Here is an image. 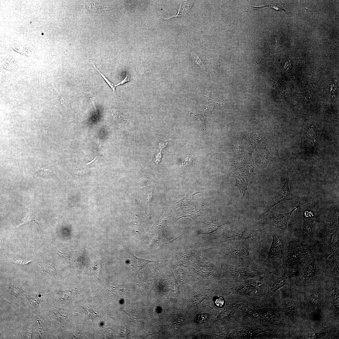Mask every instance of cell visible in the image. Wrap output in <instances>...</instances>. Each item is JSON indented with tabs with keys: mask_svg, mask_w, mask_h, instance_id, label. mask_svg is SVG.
Returning <instances> with one entry per match:
<instances>
[{
	"mask_svg": "<svg viewBox=\"0 0 339 339\" xmlns=\"http://www.w3.org/2000/svg\"><path fill=\"white\" fill-rule=\"evenodd\" d=\"M321 223L319 216L306 210L293 218L286 233L289 237L313 247Z\"/></svg>",
	"mask_w": 339,
	"mask_h": 339,
	"instance_id": "6da1fadb",
	"label": "cell"
},
{
	"mask_svg": "<svg viewBox=\"0 0 339 339\" xmlns=\"http://www.w3.org/2000/svg\"><path fill=\"white\" fill-rule=\"evenodd\" d=\"M326 258L313 251L298 266L293 276L296 277V283L302 285L319 280L325 272L324 264Z\"/></svg>",
	"mask_w": 339,
	"mask_h": 339,
	"instance_id": "7a4b0ae2",
	"label": "cell"
},
{
	"mask_svg": "<svg viewBox=\"0 0 339 339\" xmlns=\"http://www.w3.org/2000/svg\"><path fill=\"white\" fill-rule=\"evenodd\" d=\"M339 228L322 223L313 247L314 251L326 258L339 249Z\"/></svg>",
	"mask_w": 339,
	"mask_h": 339,
	"instance_id": "3957f363",
	"label": "cell"
},
{
	"mask_svg": "<svg viewBox=\"0 0 339 339\" xmlns=\"http://www.w3.org/2000/svg\"><path fill=\"white\" fill-rule=\"evenodd\" d=\"M313 247L300 243L287 234L282 265L297 269L302 261L313 251Z\"/></svg>",
	"mask_w": 339,
	"mask_h": 339,
	"instance_id": "277c9868",
	"label": "cell"
},
{
	"mask_svg": "<svg viewBox=\"0 0 339 339\" xmlns=\"http://www.w3.org/2000/svg\"><path fill=\"white\" fill-rule=\"evenodd\" d=\"M221 244L220 252L233 259H253L258 255L257 251L250 247L247 239L227 242Z\"/></svg>",
	"mask_w": 339,
	"mask_h": 339,
	"instance_id": "5b68a950",
	"label": "cell"
},
{
	"mask_svg": "<svg viewBox=\"0 0 339 339\" xmlns=\"http://www.w3.org/2000/svg\"><path fill=\"white\" fill-rule=\"evenodd\" d=\"M272 241L266 259L263 265L267 268L276 269L282 264L285 244L286 232L274 233L272 234Z\"/></svg>",
	"mask_w": 339,
	"mask_h": 339,
	"instance_id": "8992f818",
	"label": "cell"
},
{
	"mask_svg": "<svg viewBox=\"0 0 339 339\" xmlns=\"http://www.w3.org/2000/svg\"><path fill=\"white\" fill-rule=\"evenodd\" d=\"M276 269L273 273L270 272L266 276L268 285L267 297L269 299L278 289L289 284L297 270V269L288 267L282 264Z\"/></svg>",
	"mask_w": 339,
	"mask_h": 339,
	"instance_id": "52a82bcc",
	"label": "cell"
},
{
	"mask_svg": "<svg viewBox=\"0 0 339 339\" xmlns=\"http://www.w3.org/2000/svg\"><path fill=\"white\" fill-rule=\"evenodd\" d=\"M221 266L231 277L236 281L249 278H262L265 277L268 273V270L265 268L258 266H234L223 263Z\"/></svg>",
	"mask_w": 339,
	"mask_h": 339,
	"instance_id": "ba28073f",
	"label": "cell"
},
{
	"mask_svg": "<svg viewBox=\"0 0 339 339\" xmlns=\"http://www.w3.org/2000/svg\"><path fill=\"white\" fill-rule=\"evenodd\" d=\"M261 229H244L235 228H230L223 230L220 234L213 236L211 241L215 244L232 241L247 239L251 238H259L261 235Z\"/></svg>",
	"mask_w": 339,
	"mask_h": 339,
	"instance_id": "9c48e42d",
	"label": "cell"
},
{
	"mask_svg": "<svg viewBox=\"0 0 339 339\" xmlns=\"http://www.w3.org/2000/svg\"><path fill=\"white\" fill-rule=\"evenodd\" d=\"M261 278L238 280L231 288L232 294L248 296L250 297L261 296L262 291V284L259 281Z\"/></svg>",
	"mask_w": 339,
	"mask_h": 339,
	"instance_id": "30bf717a",
	"label": "cell"
},
{
	"mask_svg": "<svg viewBox=\"0 0 339 339\" xmlns=\"http://www.w3.org/2000/svg\"><path fill=\"white\" fill-rule=\"evenodd\" d=\"M290 175V174L287 173L283 185L268 203L260 218L265 215L274 206L282 202L288 200H298L299 196L293 194L290 190L289 185Z\"/></svg>",
	"mask_w": 339,
	"mask_h": 339,
	"instance_id": "8fae6325",
	"label": "cell"
},
{
	"mask_svg": "<svg viewBox=\"0 0 339 339\" xmlns=\"http://www.w3.org/2000/svg\"><path fill=\"white\" fill-rule=\"evenodd\" d=\"M298 204L291 211L280 214L276 212L272 213L264 217L259 221L261 224H265L274 226L285 232L288 229V223L294 211L299 207Z\"/></svg>",
	"mask_w": 339,
	"mask_h": 339,
	"instance_id": "7c38bea8",
	"label": "cell"
},
{
	"mask_svg": "<svg viewBox=\"0 0 339 339\" xmlns=\"http://www.w3.org/2000/svg\"><path fill=\"white\" fill-rule=\"evenodd\" d=\"M229 223V221L222 218L211 216L203 221L196 231L198 235L208 234L216 231L220 227Z\"/></svg>",
	"mask_w": 339,
	"mask_h": 339,
	"instance_id": "4fadbf2b",
	"label": "cell"
},
{
	"mask_svg": "<svg viewBox=\"0 0 339 339\" xmlns=\"http://www.w3.org/2000/svg\"><path fill=\"white\" fill-rule=\"evenodd\" d=\"M337 250L326 259L324 264L325 272L327 276L333 279L339 277V252Z\"/></svg>",
	"mask_w": 339,
	"mask_h": 339,
	"instance_id": "5bb4252c",
	"label": "cell"
},
{
	"mask_svg": "<svg viewBox=\"0 0 339 339\" xmlns=\"http://www.w3.org/2000/svg\"><path fill=\"white\" fill-rule=\"evenodd\" d=\"M263 319L269 323L277 326H282L284 322L280 316L272 309L262 306L255 309Z\"/></svg>",
	"mask_w": 339,
	"mask_h": 339,
	"instance_id": "9a60e30c",
	"label": "cell"
},
{
	"mask_svg": "<svg viewBox=\"0 0 339 339\" xmlns=\"http://www.w3.org/2000/svg\"><path fill=\"white\" fill-rule=\"evenodd\" d=\"M321 222L332 227H339L338 203L319 216Z\"/></svg>",
	"mask_w": 339,
	"mask_h": 339,
	"instance_id": "2e32d148",
	"label": "cell"
},
{
	"mask_svg": "<svg viewBox=\"0 0 339 339\" xmlns=\"http://www.w3.org/2000/svg\"><path fill=\"white\" fill-rule=\"evenodd\" d=\"M127 257L131 267L137 272L143 268L147 264L151 262L160 261H151L137 258L134 255L131 249H129L128 250Z\"/></svg>",
	"mask_w": 339,
	"mask_h": 339,
	"instance_id": "e0dca14e",
	"label": "cell"
},
{
	"mask_svg": "<svg viewBox=\"0 0 339 339\" xmlns=\"http://www.w3.org/2000/svg\"><path fill=\"white\" fill-rule=\"evenodd\" d=\"M203 99L204 110L202 112L206 116L211 114L217 106L222 105L224 102L217 98L214 99L210 96H204Z\"/></svg>",
	"mask_w": 339,
	"mask_h": 339,
	"instance_id": "ac0fdd59",
	"label": "cell"
},
{
	"mask_svg": "<svg viewBox=\"0 0 339 339\" xmlns=\"http://www.w3.org/2000/svg\"><path fill=\"white\" fill-rule=\"evenodd\" d=\"M195 186L193 187L183 198L178 200H175L172 206V209H176L182 206H191L190 202L193 196L196 194L201 193Z\"/></svg>",
	"mask_w": 339,
	"mask_h": 339,
	"instance_id": "d6986e66",
	"label": "cell"
},
{
	"mask_svg": "<svg viewBox=\"0 0 339 339\" xmlns=\"http://www.w3.org/2000/svg\"><path fill=\"white\" fill-rule=\"evenodd\" d=\"M201 209L195 206L190 209H183L177 213L175 220L184 217H188L194 221L201 213Z\"/></svg>",
	"mask_w": 339,
	"mask_h": 339,
	"instance_id": "ffe728a7",
	"label": "cell"
},
{
	"mask_svg": "<svg viewBox=\"0 0 339 339\" xmlns=\"http://www.w3.org/2000/svg\"><path fill=\"white\" fill-rule=\"evenodd\" d=\"M283 309L286 315L293 321L297 315L296 306L291 299L285 300L282 304Z\"/></svg>",
	"mask_w": 339,
	"mask_h": 339,
	"instance_id": "44dd1931",
	"label": "cell"
},
{
	"mask_svg": "<svg viewBox=\"0 0 339 339\" xmlns=\"http://www.w3.org/2000/svg\"><path fill=\"white\" fill-rule=\"evenodd\" d=\"M198 252L196 249L183 250L178 254L179 261L184 264L191 262L196 256Z\"/></svg>",
	"mask_w": 339,
	"mask_h": 339,
	"instance_id": "7402d4cb",
	"label": "cell"
},
{
	"mask_svg": "<svg viewBox=\"0 0 339 339\" xmlns=\"http://www.w3.org/2000/svg\"><path fill=\"white\" fill-rule=\"evenodd\" d=\"M333 311L339 317V289L336 283L332 284L331 295Z\"/></svg>",
	"mask_w": 339,
	"mask_h": 339,
	"instance_id": "603a6c76",
	"label": "cell"
},
{
	"mask_svg": "<svg viewBox=\"0 0 339 339\" xmlns=\"http://www.w3.org/2000/svg\"><path fill=\"white\" fill-rule=\"evenodd\" d=\"M309 305L313 309L321 310L322 307V300L320 293L315 292L311 294L308 298Z\"/></svg>",
	"mask_w": 339,
	"mask_h": 339,
	"instance_id": "cb8c5ba5",
	"label": "cell"
},
{
	"mask_svg": "<svg viewBox=\"0 0 339 339\" xmlns=\"http://www.w3.org/2000/svg\"><path fill=\"white\" fill-rule=\"evenodd\" d=\"M201 113L192 112L190 110L188 111L189 114L192 116L193 118L196 120L201 126L202 131V135H206L208 132V128L206 125L204 119V115L202 111Z\"/></svg>",
	"mask_w": 339,
	"mask_h": 339,
	"instance_id": "d4e9b609",
	"label": "cell"
},
{
	"mask_svg": "<svg viewBox=\"0 0 339 339\" xmlns=\"http://www.w3.org/2000/svg\"><path fill=\"white\" fill-rule=\"evenodd\" d=\"M195 262L199 265L203 266L215 267V265L212 263L211 260L203 254L198 252L194 258Z\"/></svg>",
	"mask_w": 339,
	"mask_h": 339,
	"instance_id": "484cf974",
	"label": "cell"
},
{
	"mask_svg": "<svg viewBox=\"0 0 339 339\" xmlns=\"http://www.w3.org/2000/svg\"><path fill=\"white\" fill-rule=\"evenodd\" d=\"M235 177L236 181V186L239 188L241 195L244 197L247 189L248 184L247 181L239 175H236Z\"/></svg>",
	"mask_w": 339,
	"mask_h": 339,
	"instance_id": "4316f807",
	"label": "cell"
},
{
	"mask_svg": "<svg viewBox=\"0 0 339 339\" xmlns=\"http://www.w3.org/2000/svg\"><path fill=\"white\" fill-rule=\"evenodd\" d=\"M318 196L315 192H311L299 196V204L300 206L312 201L314 199H317Z\"/></svg>",
	"mask_w": 339,
	"mask_h": 339,
	"instance_id": "83f0119b",
	"label": "cell"
},
{
	"mask_svg": "<svg viewBox=\"0 0 339 339\" xmlns=\"http://www.w3.org/2000/svg\"><path fill=\"white\" fill-rule=\"evenodd\" d=\"M191 55L194 64L201 71L206 73V70L199 56L193 52H191Z\"/></svg>",
	"mask_w": 339,
	"mask_h": 339,
	"instance_id": "f1b7e54d",
	"label": "cell"
},
{
	"mask_svg": "<svg viewBox=\"0 0 339 339\" xmlns=\"http://www.w3.org/2000/svg\"><path fill=\"white\" fill-rule=\"evenodd\" d=\"M250 7L252 9L261 8H262L266 7H270L277 10H283L284 11L286 14L288 15L285 9V8H287L285 7L284 6L277 3H268L267 5L266 6L260 7H254L253 6H251Z\"/></svg>",
	"mask_w": 339,
	"mask_h": 339,
	"instance_id": "f546056e",
	"label": "cell"
},
{
	"mask_svg": "<svg viewBox=\"0 0 339 339\" xmlns=\"http://www.w3.org/2000/svg\"><path fill=\"white\" fill-rule=\"evenodd\" d=\"M87 8L94 12H101L103 11L110 9V8H104L98 4L89 3L87 5Z\"/></svg>",
	"mask_w": 339,
	"mask_h": 339,
	"instance_id": "4dcf8cb0",
	"label": "cell"
},
{
	"mask_svg": "<svg viewBox=\"0 0 339 339\" xmlns=\"http://www.w3.org/2000/svg\"><path fill=\"white\" fill-rule=\"evenodd\" d=\"M309 125V127H307L306 131L307 136L313 141H315L317 133L316 132L315 126L313 123L310 124Z\"/></svg>",
	"mask_w": 339,
	"mask_h": 339,
	"instance_id": "1f68e13d",
	"label": "cell"
},
{
	"mask_svg": "<svg viewBox=\"0 0 339 339\" xmlns=\"http://www.w3.org/2000/svg\"><path fill=\"white\" fill-rule=\"evenodd\" d=\"M8 292L11 294L15 296L22 294L24 291L20 287L18 286H13L9 289Z\"/></svg>",
	"mask_w": 339,
	"mask_h": 339,
	"instance_id": "d6a6232c",
	"label": "cell"
},
{
	"mask_svg": "<svg viewBox=\"0 0 339 339\" xmlns=\"http://www.w3.org/2000/svg\"><path fill=\"white\" fill-rule=\"evenodd\" d=\"M111 111L113 116L117 121H121L125 120L123 115L118 110L113 108Z\"/></svg>",
	"mask_w": 339,
	"mask_h": 339,
	"instance_id": "836d02e7",
	"label": "cell"
},
{
	"mask_svg": "<svg viewBox=\"0 0 339 339\" xmlns=\"http://www.w3.org/2000/svg\"><path fill=\"white\" fill-rule=\"evenodd\" d=\"M93 65L95 69L98 71V72L100 74L102 78L105 80L106 82L107 83L108 85L110 86L112 90L114 93H115L116 92V88L115 85L111 82L109 80L103 73H102L95 66V65L93 64Z\"/></svg>",
	"mask_w": 339,
	"mask_h": 339,
	"instance_id": "e575fe53",
	"label": "cell"
},
{
	"mask_svg": "<svg viewBox=\"0 0 339 339\" xmlns=\"http://www.w3.org/2000/svg\"><path fill=\"white\" fill-rule=\"evenodd\" d=\"M139 174L140 176V177L143 180H148L150 176H148V172L147 171H146V170L144 169L143 168L141 164L139 165Z\"/></svg>",
	"mask_w": 339,
	"mask_h": 339,
	"instance_id": "d590c367",
	"label": "cell"
},
{
	"mask_svg": "<svg viewBox=\"0 0 339 339\" xmlns=\"http://www.w3.org/2000/svg\"><path fill=\"white\" fill-rule=\"evenodd\" d=\"M208 315L207 314L203 313L199 315L197 318L198 321L201 323H204L207 320Z\"/></svg>",
	"mask_w": 339,
	"mask_h": 339,
	"instance_id": "8d00e7d4",
	"label": "cell"
},
{
	"mask_svg": "<svg viewBox=\"0 0 339 339\" xmlns=\"http://www.w3.org/2000/svg\"><path fill=\"white\" fill-rule=\"evenodd\" d=\"M97 157H95L92 161L84 165L83 167V168L84 169H89L95 167Z\"/></svg>",
	"mask_w": 339,
	"mask_h": 339,
	"instance_id": "74e56055",
	"label": "cell"
},
{
	"mask_svg": "<svg viewBox=\"0 0 339 339\" xmlns=\"http://www.w3.org/2000/svg\"><path fill=\"white\" fill-rule=\"evenodd\" d=\"M158 139L159 140L158 147L160 148L161 150H162V149L166 147L168 143L172 139H171L167 141H163L161 139H159V138H158Z\"/></svg>",
	"mask_w": 339,
	"mask_h": 339,
	"instance_id": "f35d334b",
	"label": "cell"
},
{
	"mask_svg": "<svg viewBox=\"0 0 339 339\" xmlns=\"http://www.w3.org/2000/svg\"><path fill=\"white\" fill-rule=\"evenodd\" d=\"M90 98L91 100V107L93 112L94 114L95 115V117H96L97 118H98V115L96 109V107L95 106L94 101L92 98L90 96Z\"/></svg>",
	"mask_w": 339,
	"mask_h": 339,
	"instance_id": "ab89813d",
	"label": "cell"
},
{
	"mask_svg": "<svg viewBox=\"0 0 339 339\" xmlns=\"http://www.w3.org/2000/svg\"><path fill=\"white\" fill-rule=\"evenodd\" d=\"M130 80V76L127 73L126 74V76L125 78L120 82L115 84V86L116 87V86H118L119 85L123 84L126 82H129Z\"/></svg>",
	"mask_w": 339,
	"mask_h": 339,
	"instance_id": "60d3db41",
	"label": "cell"
},
{
	"mask_svg": "<svg viewBox=\"0 0 339 339\" xmlns=\"http://www.w3.org/2000/svg\"><path fill=\"white\" fill-rule=\"evenodd\" d=\"M224 301L223 299L219 297L217 298L215 301V303L216 305L218 307H222L224 304Z\"/></svg>",
	"mask_w": 339,
	"mask_h": 339,
	"instance_id": "b9f144b4",
	"label": "cell"
},
{
	"mask_svg": "<svg viewBox=\"0 0 339 339\" xmlns=\"http://www.w3.org/2000/svg\"><path fill=\"white\" fill-rule=\"evenodd\" d=\"M162 150H161L159 153H158L155 156V158L154 159V161L156 163H159L161 160V152Z\"/></svg>",
	"mask_w": 339,
	"mask_h": 339,
	"instance_id": "7bdbcfd3",
	"label": "cell"
}]
</instances>
